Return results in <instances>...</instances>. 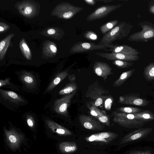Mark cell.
Instances as JSON below:
<instances>
[{
  "label": "cell",
  "instance_id": "obj_1",
  "mask_svg": "<svg viewBox=\"0 0 154 154\" xmlns=\"http://www.w3.org/2000/svg\"><path fill=\"white\" fill-rule=\"evenodd\" d=\"M133 27L132 25L125 21L120 22L104 34L98 45H110L117 39L126 37L129 35Z\"/></svg>",
  "mask_w": 154,
  "mask_h": 154
},
{
  "label": "cell",
  "instance_id": "obj_2",
  "mask_svg": "<svg viewBox=\"0 0 154 154\" xmlns=\"http://www.w3.org/2000/svg\"><path fill=\"white\" fill-rule=\"evenodd\" d=\"M142 30L132 33L128 38L130 42H147L154 39V24L149 21L139 22Z\"/></svg>",
  "mask_w": 154,
  "mask_h": 154
},
{
  "label": "cell",
  "instance_id": "obj_3",
  "mask_svg": "<svg viewBox=\"0 0 154 154\" xmlns=\"http://www.w3.org/2000/svg\"><path fill=\"white\" fill-rule=\"evenodd\" d=\"M110 45H99L91 42H79L75 43L72 47L70 52L72 53H78L95 50H103L105 51H110L109 49Z\"/></svg>",
  "mask_w": 154,
  "mask_h": 154
},
{
  "label": "cell",
  "instance_id": "obj_4",
  "mask_svg": "<svg viewBox=\"0 0 154 154\" xmlns=\"http://www.w3.org/2000/svg\"><path fill=\"white\" fill-rule=\"evenodd\" d=\"M122 5V4L107 5L98 7L87 16L86 20L91 21L103 18Z\"/></svg>",
  "mask_w": 154,
  "mask_h": 154
},
{
  "label": "cell",
  "instance_id": "obj_5",
  "mask_svg": "<svg viewBox=\"0 0 154 154\" xmlns=\"http://www.w3.org/2000/svg\"><path fill=\"white\" fill-rule=\"evenodd\" d=\"M108 94L109 92L102 88L95 87L89 89L85 96L91 100V103L98 107L103 105Z\"/></svg>",
  "mask_w": 154,
  "mask_h": 154
},
{
  "label": "cell",
  "instance_id": "obj_6",
  "mask_svg": "<svg viewBox=\"0 0 154 154\" xmlns=\"http://www.w3.org/2000/svg\"><path fill=\"white\" fill-rule=\"evenodd\" d=\"M76 90L57 100L55 102L54 106L55 111L59 114L67 116L68 108L70 105L72 98L76 93Z\"/></svg>",
  "mask_w": 154,
  "mask_h": 154
},
{
  "label": "cell",
  "instance_id": "obj_7",
  "mask_svg": "<svg viewBox=\"0 0 154 154\" xmlns=\"http://www.w3.org/2000/svg\"><path fill=\"white\" fill-rule=\"evenodd\" d=\"M140 95L138 94H133L121 96L119 97V102L123 104L140 106H145L148 105L149 102L139 97Z\"/></svg>",
  "mask_w": 154,
  "mask_h": 154
},
{
  "label": "cell",
  "instance_id": "obj_8",
  "mask_svg": "<svg viewBox=\"0 0 154 154\" xmlns=\"http://www.w3.org/2000/svg\"><path fill=\"white\" fill-rule=\"evenodd\" d=\"M96 54L108 60H122L136 61L138 60L140 57L138 55H133L125 54L120 53L96 52Z\"/></svg>",
  "mask_w": 154,
  "mask_h": 154
},
{
  "label": "cell",
  "instance_id": "obj_9",
  "mask_svg": "<svg viewBox=\"0 0 154 154\" xmlns=\"http://www.w3.org/2000/svg\"><path fill=\"white\" fill-rule=\"evenodd\" d=\"M80 122L85 128L94 131H100L103 127L101 124L91 116L82 115L79 117Z\"/></svg>",
  "mask_w": 154,
  "mask_h": 154
},
{
  "label": "cell",
  "instance_id": "obj_10",
  "mask_svg": "<svg viewBox=\"0 0 154 154\" xmlns=\"http://www.w3.org/2000/svg\"><path fill=\"white\" fill-rule=\"evenodd\" d=\"M93 69L95 73L105 80L108 76L113 74L112 68L109 65L104 62L97 61L94 62Z\"/></svg>",
  "mask_w": 154,
  "mask_h": 154
},
{
  "label": "cell",
  "instance_id": "obj_11",
  "mask_svg": "<svg viewBox=\"0 0 154 154\" xmlns=\"http://www.w3.org/2000/svg\"><path fill=\"white\" fill-rule=\"evenodd\" d=\"M109 50L112 53H120L127 55H136L140 54L138 50L125 45H119L112 44Z\"/></svg>",
  "mask_w": 154,
  "mask_h": 154
},
{
  "label": "cell",
  "instance_id": "obj_12",
  "mask_svg": "<svg viewBox=\"0 0 154 154\" xmlns=\"http://www.w3.org/2000/svg\"><path fill=\"white\" fill-rule=\"evenodd\" d=\"M46 122L48 127L57 134L64 136H70L72 134L69 130L54 121L47 120Z\"/></svg>",
  "mask_w": 154,
  "mask_h": 154
},
{
  "label": "cell",
  "instance_id": "obj_13",
  "mask_svg": "<svg viewBox=\"0 0 154 154\" xmlns=\"http://www.w3.org/2000/svg\"><path fill=\"white\" fill-rule=\"evenodd\" d=\"M0 93L5 99L12 103L18 104L24 101L20 95L14 92L0 89Z\"/></svg>",
  "mask_w": 154,
  "mask_h": 154
},
{
  "label": "cell",
  "instance_id": "obj_14",
  "mask_svg": "<svg viewBox=\"0 0 154 154\" xmlns=\"http://www.w3.org/2000/svg\"><path fill=\"white\" fill-rule=\"evenodd\" d=\"M5 133L7 141L10 145L14 148L17 147L20 141L19 135L13 130H6Z\"/></svg>",
  "mask_w": 154,
  "mask_h": 154
},
{
  "label": "cell",
  "instance_id": "obj_15",
  "mask_svg": "<svg viewBox=\"0 0 154 154\" xmlns=\"http://www.w3.org/2000/svg\"><path fill=\"white\" fill-rule=\"evenodd\" d=\"M60 150L65 154L71 153L78 150L77 144L74 142L66 141L60 143L59 145Z\"/></svg>",
  "mask_w": 154,
  "mask_h": 154
},
{
  "label": "cell",
  "instance_id": "obj_16",
  "mask_svg": "<svg viewBox=\"0 0 154 154\" xmlns=\"http://www.w3.org/2000/svg\"><path fill=\"white\" fill-rule=\"evenodd\" d=\"M20 79L28 88L32 89L35 87L36 80L35 77L31 73L24 72L21 75Z\"/></svg>",
  "mask_w": 154,
  "mask_h": 154
},
{
  "label": "cell",
  "instance_id": "obj_17",
  "mask_svg": "<svg viewBox=\"0 0 154 154\" xmlns=\"http://www.w3.org/2000/svg\"><path fill=\"white\" fill-rule=\"evenodd\" d=\"M135 71V69H133L123 72L119 78L113 82V87H118L121 86L133 74Z\"/></svg>",
  "mask_w": 154,
  "mask_h": 154
},
{
  "label": "cell",
  "instance_id": "obj_18",
  "mask_svg": "<svg viewBox=\"0 0 154 154\" xmlns=\"http://www.w3.org/2000/svg\"><path fill=\"white\" fill-rule=\"evenodd\" d=\"M69 75L67 71L62 72L57 75L48 87L46 91L52 90Z\"/></svg>",
  "mask_w": 154,
  "mask_h": 154
},
{
  "label": "cell",
  "instance_id": "obj_19",
  "mask_svg": "<svg viewBox=\"0 0 154 154\" xmlns=\"http://www.w3.org/2000/svg\"><path fill=\"white\" fill-rule=\"evenodd\" d=\"M143 75L146 81L154 80V62L149 63L145 67Z\"/></svg>",
  "mask_w": 154,
  "mask_h": 154
},
{
  "label": "cell",
  "instance_id": "obj_20",
  "mask_svg": "<svg viewBox=\"0 0 154 154\" xmlns=\"http://www.w3.org/2000/svg\"><path fill=\"white\" fill-rule=\"evenodd\" d=\"M133 114L135 116V120L147 121L154 119V113L148 110Z\"/></svg>",
  "mask_w": 154,
  "mask_h": 154
},
{
  "label": "cell",
  "instance_id": "obj_21",
  "mask_svg": "<svg viewBox=\"0 0 154 154\" xmlns=\"http://www.w3.org/2000/svg\"><path fill=\"white\" fill-rule=\"evenodd\" d=\"M70 82L65 87L61 90L59 92V94L61 95H67L70 94L76 91L77 86L76 83L73 81Z\"/></svg>",
  "mask_w": 154,
  "mask_h": 154
},
{
  "label": "cell",
  "instance_id": "obj_22",
  "mask_svg": "<svg viewBox=\"0 0 154 154\" xmlns=\"http://www.w3.org/2000/svg\"><path fill=\"white\" fill-rule=\"evenodd\" d=\"M118 23V20H115L109 21L102 25L100 27V30L101 33L105 34L114 28Z\"/></svg>",
  "mask_w": 154,
  "mask_h": 154
},
{
  "label": "cell",
  "instance_id": "obj_23",
  "mask_svg": "<svg viewBox=\"0 0 154 154\" xmlns=\"http://www.w3.org/2000/svg\"><path fill=\"white\" fill-rule=\"evenodd\" d=\"M100 138L107 140L110 142L114 140L118 136V134L111 132H104L96 133Z\"/></svg>",
  "mask_w": 154,
  "mask_h": 154
},
{
  "label": "cell",
  "instance_id": "obj_24",
  "mask_svg": "<svg viewBox=\"0 0 154 154\" xmlns=\"http://www.w3.org/2000/svg\"><path fill=\"white\" fill-rule=\"evenodd\" d=\"M87 107L89 110L91 115L95 118L103 115V110H100L93 104H88Z\"/></svg>",
  "mask_w": 154,
  "mask_h": 154
},
{
  "label": "cell",
  "instance_id": "obj_25",
  "mask_svg": "<svg viewBox=\"0 0 154 154\" xmlns=\"http://www.w3.org/2000/svg\"><path fill=\"white\" fill-rule=\"evenodd\" d=\"M112 63L114 65L120 68H128L132 66L134 64V63L132 61L119 60H113Z\"/></svg>",
  "mask_w": 154,
  "mask_h": 154
},
{
  "label": "cell",
  "instance_id": "obj_26",
  "mask_svg": "<svg viewBox=\"0 0 154 154\" xmlns=\"http://www.w3.org/2000/svg\"><path fill=\"white\" fill-rule=\"evenodd\" d=\"M120 112L134 114L140 112L141 110V109L133 107H121L117 109Z\"/></svg>",
  "mask_w": 154,
  "mask_h": 154
},
{
  "label": "cell",
  "instance_id": "obj_27",
  "mask_svg": "<svg viewBox=\"0 0 154 154\" xmlns=\"http://www.w3.org/2000/svg\"><path fill=\"white\" fill-rule=\"evenodd\" d=\"M85 139L88 142H97L103 144H108L110 142L107 140L100 138L97 136L96 133L85 137Z\"/></svg>",
  "mask_w": 154,
  "mask_h": 154
},
{
  "label": "cell",
  "instance_id": "obj_28",
  "mask_svg": "<svg viewBox=\"0 0 154 154\" xmlns=\"http://www.w3.org/2000/svg\"><path fill=\"white\" fill-rule=\"evenodd\" d=\"M95 118L107 126L110 127L109 117L105 111H103V114L102 116L97 117Z\"/></svg>",
  "mask_w": 154,
  "mask_h": 154
},
{
  "label": "cell",
  "instance_id": "obj_29",
  "mask_svg": "<svg viewBox=\"0 0 154 154\" xmlns=\"http://www.w3.org/2000/svg\"><path fill=\"white\" fill-rule=\"evenodd\" d=\"M84 37L86 39L91 40H96L98 36L94 32L91 30L87 31L84 34Z\"/></svg>",
  "mask_w": 154,
  "mask_h": 154
},
{
  "label": "cell",
  "instance_id": "obj_30",
  "mask_svg": "<svg viewBox=\"0 0 154 154\" xmlns=\"http://www.w3.org/2000/svg\"><path fill=\"white\" fill-rule=\"evenodd\" d=\"M26 121L29 126L30 128L33 127L35 124V122L34 119L32 116L29 115L27 118Z\"/></svg>",
  "mask_w": 154,
  "mask_h": 154
},
{
  "label": "cell",
  "instance_id": "obj_31",
  "mask_svg": "<svg viewBox=\"0 0 154 154\" xmlns=\"http://www.w3.org/2000/svg\"><path fill=\"white\" fill-rule=\"evenodd\" d=\"M148 9L150 13L154 15V1H151L149 2Z\"/></svg>",
  "mask_w": 154,
  "mask_h": 154
},
{
  "label": "cell",
  "instance_id": "obj_32",
  "mask_svg": "<svg viewBox=\"0 0 154 154\" xmlns=\"http://www.w3.org/2000/svg\"><path fill=\"white\" fill-rule=\"evenodd\" d=\"M10 79L7 78L5 80H0V87L5 85L10 84Z\"/></svg>",
  "mask_w": 154,
  "mask_h": 154
},
{
  "label": "cell",
  "instance_id": "obj_33",
  "mask_svg": "<svg viewBox=\"0 0 154 154\" xmlns=\"http://www.w3.org/2000/svg\"><path fill=\"white\" fill-rule=\"evenodd\" d=\"M84 1L88 5L91 6L95 5L97 2L96 0H84Z\"/></svg>",
  "mask_w": 154,
  "mask_h": 154
},
{
  "label": "cell",
  "instance_id": "obj_34",
  "mask_svg": "<svg viewBox=\"0 0 154 154\" xmlns=\"http://www.w3.org/2000/svg\"><path fill=\"white\" fill-rule=\"evenodd\" d=\"M141 136V134L140 133H138L132 136L131 137V138L132 140H134L140 138Z\"/></svg>",
  "mask_w": 154,
  "mask_h": 154
},
{
  "label": "cell",
  "instance_id": "obj_35",
  "mask_svg": "<svg viewBox=\"0 0 154 154\" xmlns=\"http://www.w3.org/2000/svg\"><path fill=\"white\" fill-rule=\"evenodd\" d=\"M32 11V9L30 7H27L24 10L25 14H28L31 13Z\"/></svg>",
  "mask_w": 154,
  "mask_h": 154
},
{
  "label": "cell",
  "instance_id": "obj_36",
  "mask_svg": "<svg viewBox=\"0 0 154 154\" xmlns=\"http://www.w3.org/2000/svg\"><path fill=\"white\" fill-rule=\"evenodd\" d=\"M50 48L52 51L55 53L57 51V48L56 47L53 45H51L50 46Z\"/></svg>",
  "mask_w": 154,
  "mask_h": 154
},
{
  "label": "cell",
  "instance_id": "obj_37",
  "mask_svg": "<svg viewBox=\"0 0 154 154\" xmlns=\"http://www.w3.org/2000/svg\"><path fill=\"white\" fill-rule=\"evenodd\" d=\"M5 45V42L4 41H2L0 43V51H1Z\"/></svg>",
  "mask_w": 154,
  "mask_h": 154
},
{
  "label": "cell",
  "instance_id": "obj_38",
  "mask_svg": "<svg viewBox=\"0 0 154 154\" xmlns=\"http://www.w3.org/2000/svg\"><path fill=\"white\" fill-rule=\"evenodd\" d=\"M22 46L24 50L28 52L29 51V48L25 43H23L22 45Z\"/></svg>",
  "mask_w": 154,
  "mask_h": 154
},
{
  "label": "cell",
  "instance_id": "obj_39",
  "mask_svg": "<svg viewBox=\"0 0 154 154\" xmlns=\"http://www.w3.org/2000/svg\"><path fill=\"white\" fill-rule=\"evenodd\" d=\"M113 0H96L97 2H103L105 3H110L113 2Z\"/></svg>",
  "mask_w": 154,
  "mask_h": 154
},
{
  "label": "cell",
  "instance_id": "obj_40",
  "mask_svg": "<svg viewBox=\"0 0 154 154\" xmlns=\"http://www.w3.org/2000/svg\"><path fill=\"white\" fill-rule=\"evenodd\" d=\"M55 31L54 29H50L48 31V33L49 34H53L55 33Z\"/></svg>",
  "mask_w": 154,
  "mask_h": 154
},
{
  "label": "cell",
  "instance_id": "obj_41",
  "mask_svg": "<svg viewBox=\"0 0 154 154\" xmlns=\"http://www.w3.org/2000/svg\"><path fill=\"white\" fill-rule=\"evenodd\" d=\"M4 30V28L2 26H0V31L1 32L3 31Z\"/></svg>",
  "mask_w": 154,
  "mask_h": 154
}]
</instances>
